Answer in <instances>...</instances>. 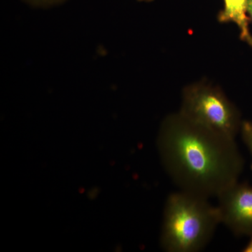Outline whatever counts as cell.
Masks as SVG:
<instances>
[{"label":"cell","mask_w":252,"mask_h":252,"mask_svg":"<svg viewBox=\"0 0 252 252\" xmlns=\"http://www.w3.org/2000/svg\"><path fill=\"white\" fill-rule=\"evenodd\" d=\"M158 147L179 190L209 199L238 182L245 161L235 140L199 126L180 112L162 123Z\"/></svg>","instance_id":"1"},{"label":"cell","mask_w":252,"mask_h":252,"mask_svg":"<svg viewBox=\"0 0 252 252\" xmlns=\"http://www.w3.org/2000/svg\"><path fill=\"white\" fill-rule=\"evenodd\" d=\"M220 223L217 206L208 199L179 190L164 209L160 243L168 252H197L205 248Z\"/></svg>","instance_id":"2"},{"label":"cell","mask_w":252,"mask_h":252,"mask_svg":"<svg viewBox=\"0 0 252 252\" xmlns=\"http://www.w3.org/2000/svg\"><path fill=\"white\" fill-rule=\"evenodd\" d=\"M180 112L192 122L233 140L243 122L238 109L223 91L205 81L184 89Z\"/></svg>","instance_id":"3"},{"label":"cell","mask_w":252,"mask_h":252,"mask_svg":"<svg viewBox=\"0 0 252 252\" xmlns=\"http://www.w3.org/2000/svg\"><path fill=\"white\" fill-rule=\"evenodd\" d=\"M220 223L237 236L252 235V187L237 182L217 197Z\"/></svg>","instance_id":"4"},{"label":"cell","mask_w":252,"mask_h":252,"mask_svg":"<svg viewBox=\"0 0 252 252\" xmlns=\"http://www.w3.org/2000/svg\"><path fill=\"white\" fill-rule=\"evenodd\" d=\"M223 8L217 15L221 23H234L240 31V39L252 47V34L250 32L248 14V0H223Z\"/></svg>","instance_id":"5"},{"label":"cell","mask_w":252,"mask_h":252,"mask_svg":"<svg viewBox=\"0 0 252 252\" xmlns=\"http://www.w3.org/2000/svg\"><path fill=\"white\" fill-rule=\"evenodd\" d=\"M240 132L244 143L247 146L252 156V122L243 121ZM251 167L252 170V164Z\"/></svg>","instance_id":"6"},{"label":"cell","mask_w":252,"mask_h":252,"mask_svg":"<svg viewBox=\"0 0 252 252\" xmlns=\"http://www.w3.org/2000/svg\"><path fill=\"white\" fill-rule=\"evenodd\" d=\"M26 1L35 5H50L56 4L63 0H26Z\"/></svg>","instance_id":"7"},{"label":"cell","mask_w":252,"mask_h":252,"mask_svg":"<svg viewBox=\"0 0 252 252\" xmlns=\"http://www.w3.org/2000/svg\"><path fill=\"white\" fill-rule=\"evenodd\" d=\"M248 14L250 22L252 23V0H248Z\"/></svg>","instance_id":"8"},{"label":"cell","mask_w":252,"mask_h":252,"mask_svg":"<svg viewBox=\"0 0 252 252\" xmlns=\"http://www.w3.org/2000/svg\"><path fill=\"white\" fill-rule=\"evenodd\" d=\"M250 237L251 238H250L248 245L243 249V252H252V235Z\"/></svg>","instance_id":"9"},{"label":"cell","mask_w":252,"mask_h":252,"mask_svg":"<svg viewBox=\"0 0 252 252\" xmlns=\"http://www.w3.org/2000/svg\"><path fill=\"white\" fill-rule=\"evenodd\" d=\"M139 1H145V2H151V1H153L154 0H137Z\"/></svg>","instance_id":"10"}]
</instances>
